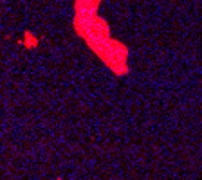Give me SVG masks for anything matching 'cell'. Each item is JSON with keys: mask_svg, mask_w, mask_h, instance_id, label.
<instances>
[{"mask_svg": "<svg viewBox=\"0 0 202 180\" xmlns=\"http://www.w3.org/2000/svg\"><path fill=\"white\" fill-rule=\"evenodd\" d=\"M38 43L40 40L31 33V31H26L24 33V40H22V45H26L27 49H34V47H38Z\"/></svg>", "mask_w": 202, "mask_h": 180, "instance_id": "obj_1", "label": "cell"}]
</instances>
